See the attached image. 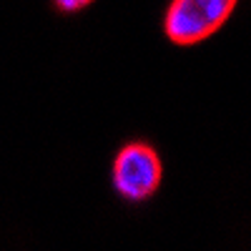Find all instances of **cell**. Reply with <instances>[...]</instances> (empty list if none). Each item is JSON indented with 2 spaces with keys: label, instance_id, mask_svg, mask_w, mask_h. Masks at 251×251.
Instances as JSON below:
<instances>
[{
  "label": "cell",
  "instance_id": "1",
  "mask_svg": "<svg viewBox=\"0 0 251 251\" xmlns=\"http://www.w3.org/2000/svg\"><path fill=\"white\" fill-rule=\"evenodd\" d=\"M236 0H174L166 13V35L178 46L201 43L231 15Z\"/></svg>",
  "mask_w": 251,
  "mask_h": 251
},
{
  "label": "cell",
  "instance_id": "2",
  "mask_svg": "<svg viewBox=\"0 0 251 251\" xmlns=\"http://www.w3.org/2000/svg\"><path fill=\"white\" fill-rule=\"evenodd\" d=\"M163 166L158 153L146 143H128L113 161V186L128 201H146L161 183Z\"/></svg>",
  "mask_w": 251,
  "mask_h": 251
},
{
  "label": "cell",
  "instance_id": "3",
  "mask_svg": "<svg viewBox=\"0 0 251 251\" xmlns=\"http://www.w3.org/2000/svg\"><path fill=\"white\" fill-rule=\"evenodd\" d=\"M93 0H55V5L60 8V10H66V13H75V10H80V8H86V5H91Z\"/></svg>",
  "mask_w": 251,
  "mask_h": 251
}]
</instances>
